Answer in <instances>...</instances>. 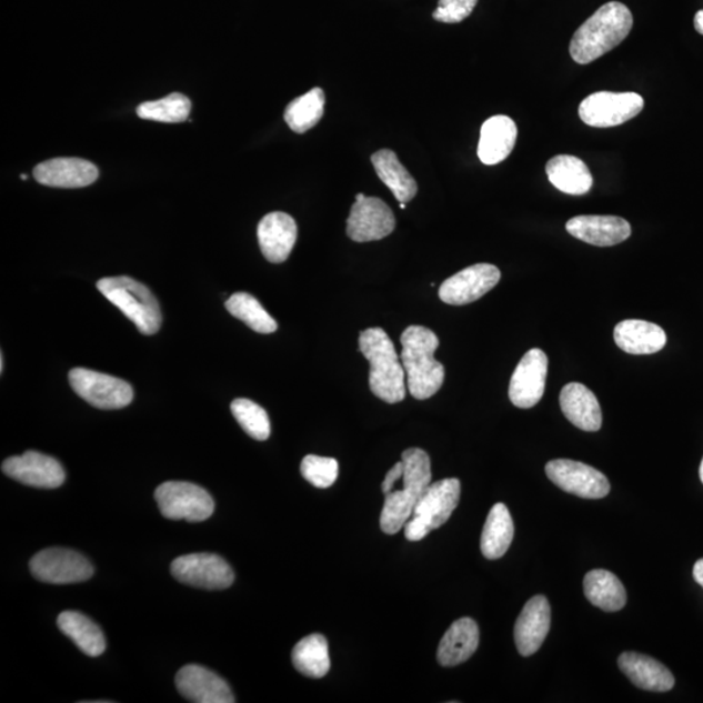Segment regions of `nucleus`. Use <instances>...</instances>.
<instances>
[{"label":"nucleus","mask_w":703,"mask_h":703,"mask_svg":"<svg viewBox=\"0 0 703 703\" xmlns=\"http://www.w3.org/2000/svg\"><path fill=\"white\" fill-rule=\"evenodd\" d=\"M632 28L633 14L629 7L619 2L603 4L573 34L570 54L579 64L592 63L617 48Z\"/></svg>","instance_id":"f257e3e1"},{"label":"nucleus","mask_w":703,"mask_h":703,"mask_svg":"<svg viewBox=\"0 0 703 703\" xmlns=\"http://www.w3.org/2000/svg\"><path fill=\"white\" fill-rule=\"evenodd\" d=\"M402 359L406 374V385L411 395L418 400H426L441 390L445 370L434 353L440 347V339L432 330L423 327H410L402 338Z\"/></svg>","instance_id":"f03ea898"},{"label":"nucleus","mask_w":703,"mask_h":703,"mask_svg":"<svg viewBox=\"0 0 703 703\" xmlns=\"http://www.w3.org/2000/svg\"><path fill=\"white\" fill-rule=\"evenodd\" d=\"M359 347L370 364L369 388L373 394L389 404L403 402L406 374L388 332L380 328L362 331Z\"/></svg>","instance_id":"7ed1b4c3"},{"label":"nucleus","mask_w":703,"mask_h":703,"mask_svg":"<svg viewBox=\"0 0 703 703\" xmlns=\"http://www.w3.org/2000/svg\"><path fill=\"white\" fill-rule=\"evenodd\" d=\"M402 461L403 489H394L385 494L381 513V529L390 535L402 531L412 516L415 503L432 483V463L425 451L408 449L403 452Z\"/></svg>","instance_id":"20e7f679"},{"label":"nucleus","mask_w":703,"mask_h":703,"mask_svg":"<svg viewBox=\"0 0 703 703\" xmlns=\"http://www.w3.org/2000/svg\"><path fill=\"white\" fill-rule=\"evenodd\" d=\"M111 304L127 315L143 335H154L161 329L162 312L158 300L147 285L130 277L103 278L97 283Z\"/></svg>","instance_id":"39448f33"},{"label":"nucleus","mask_w":703,"mask_h":703,"mask_svg":"<svg viewBox=\"0 0 703 703\" xmlns=\"http://www.w3.org/2000/svg\"><path fill=\"white\" fill-rule=\"evenodd\" d=\"M460 481L445 479L430 483L423 491L410 520L404 525L405 539L418 542L448 523L460 501Z\"/></svg>","instance_id":"423d86ee"},{"label":"nucleus","mask_w":703,"mask_h":703,"mask_svg":"<svg viewBox=\"0 0 703 703\" xmlns=\"http://www.w3.org/2000/svg\"><path fill=\"white\" fill-rule=\"evenodd\" d=\"M155 501L165 519L200 523L214 513L215 503L205 489L191 482L170 481L155 490Z\"/></svg>","instance_id":"0eeeda50"},{"label":"nucleus","mask_w":703,"mask_h":703,"mask_svg":"<svg viewBox=\"0 0 703 703\" xmlns=\"http://www.w3.org/2000/svg\"><path fill=\"white\" fill-rule=\"evenodd\" d=\"M68 378L76 394L100 410H122L132 403V385L120 378L84 368L72 369Z\"/></svg>","instance_id":"6e6552de"},{"label":"nucleus","mask_w":703,"mask_h":703,"mask_svg":"<svg viewBox=\"0 0 703 703\" xmlns=\"http://www.w3.org/2000/svg\"><path fill=\"white\" fill-rule=\"evenodd\" d=\"M644 106V98L637 93L599 92L581 102L579 116L586 125L611 128L630 122Z\"/></svg>","instance_id":"1a4fd4ad"},{"label":"nucleus","mask_w":703,"mask_h":703,"mask_svg":"<svg viewBox=\"0 0 703 703\" xmlns=\"http://www.w3.org/2000/svg\"><path fill=\"white\" fill-rule=\"evenodd\" d=\"M37 580L48 584L66 585L87 581L94 569L84 555L68 549H47L36 554L29 563Z\"/></svg>","instance_id":"9d476101"},{"label":"nucleus","mask_w":703,"mask_h":703,"mask_svg":"<svg viewBox=\"0 0 703 703\" xmlns=\"http://www.w3.org/2000/svg\"><path fill=\"white\" fill-rule=\"evenodd\" d=\"M172 576L183 584L208 591H221L232 585L234 573L223 558L209 554H189L171 564Z\"/></svg>","instance_id":"9b49d317"},{"label":"nucleus","mask_w":703,"mask_h":703,"mask_svg":"<svg viewBox=\"0 0 703 703\" xmlns=\"http://www.w3.org/2000/svg\"><path fill=\"white\" fill-rule=\"evenodd\" d=\"M395 225V215L388 203L359 193L347 219V234L356 243H369L388 238Z\"/></svg>","instance_id":"f8f14e48"},{"label":"nucleus","mask_w":703,"mask_h":703,"mask_svg":"<svg viewBox=\"0 0 703 703\" xmlns=\"http://www.w3.org/2000/svg\"><path fill=\"white\" fill-rule=\"evenodd\" d=\"M546 474L559 489L584 499H602L611 490L610 482L595 468L580 461L558 459L546 465Z\"/></svg>","instance_id":"ddd939ff"},{"label":"nucleus","mask_w":703,"mask_h":703,"mask_svg":"<svg viewBox=\"0 0 703 703\" xmlns=\"http://www.w3.org/2000/svg\"><path fill=\"white\" fill-rule=\"evenodd\" d=\"M548 370L546 353L540 348L528 351L511 378L509 395L512 404L521 410L539 404L546 388Z\"/></svg>","instance_id":"4468645a"},{"label":"nucleus","mask_w":703,"mask_h":703,"mask_svg":"<svg viewBox=\"0 0 703 703\" xmlns=\"http://www.w3.org/2000/svg\"><path fill=\"white\" fill-rule=\"evenodd\" d=\"M501 277V271L494 264H473L443 282L440 299L449 305L471 304L493 290Z\"/></svg>","instance_id":"2eb2a0df"},{"label":"nucleus","mask_w":703,"mask_h":703,"mask_svg":"<svg viewBox=\"0 0 703 703\" xmlns=\"http://www.w3.org/2000/svg\"><path fill=\"white\" fill-rule=\"evenodd\" d=\"M2 471L14 481L40 489H57L66 481L62 464L37 451H27L24 455L7 459Z\"/></svg>","instance_id":"dca6fc26"},{"label":"nucleus","mask_w":703,"mask_h":703,"mask_svg":"<svg viewBox=\"0 0 703 703\" xmlns=\"http://www.w3.org/2000/svg\"><path fill=\"white\" fill-rule=\"evenodd\" d=\"M178 691L184 699L194 703H233L234 697L229 684L221 676L198 664H188L178 672Z\"/></svg>","instance_id":"f3484780"},{"label":"nucleus","mask_w":703,"mask_h":703,"mask_svg":"<svg viewBox=\"0 0 703 703\" xmlns=\"http://www.w3.org/2000/svg\"><path fill=\"white\" fill-rule=\"evenodd\" d=\"M566 231L594 247H614L631 237V224L614 215H579L565 224Z\"/></svg>","instance_id":"a211bd4d"},{"label":"nucleus","mask_w":703,"mask_h":703,"mask_svg":"<svg viewBox=\"0 0 703 703\" xmlns=\"http://www.w3.org/2000/svg\"><path fill=\"white\" fill-rule=\"evenodd\" d=\"M38 183L51 188H84L100 177L97 165L80 158H56L37 165L33 172Z\"/></svg>","instance_id":"6ab92c4d"},{"label":"nucleus","mask_w":703,"mask_h":703,"mask_svg":"<svg viewBox=\"0 0 703 703\" xmlns=\"http://www.w3.org/2000/svg\"><path fill=\"white\" fill-rule=\"evenodd\" d=\"M551 626L550 603L544 595L528 601L515 625V642L519 653L531 656L539 652Z\"/></svg>","instance_id":"aec40b11"},{"label":"nucleus","mask_w":703,"mask_h":703,"mask_svg":"<svg viewBox=\"0 0 703 703\" xmlns=\"http://www.w3.org/2000/svg\"><path fill=\"white\" fill-rule=\"evenodd\" d=\"M257 234L264 259L271 263H282L289 259L297 244L298 224L291 215L275 211L261 219Z\"/></svg>","instance_id":"412c9836"},{"label":"nucleus","mask_w":703,"mask_h":703,"mask_svg":"<svg viewBox=\"0 0 703 703\" xmlns=\"http://www.w3.org/2000/svg\"><path fill=\"white\" fill-rule=\"evenodd\" d=\"M620 670L639 686L649 692H669L675 685L672 672L652 656L639 653H623L617 661Z\"/></svg>","instance_id":"4be33fe9"},{"label":"nucleus","mask_w":703,"mask_h":703,"mask_svg":"<svg viewBox=\"0 0 703 703\" xmlns=\"http://www.w3.org/2000/svg\"><path fill=\"white\" fill-rule=\"evenodd\" d=\"M562 412L574 426L584 432H599L602 426V411L599 399L586 385L578 382L565 384L561 396Z\"/></svg>","instance_id":"5701e85b"},{"label":"nucleus","mask_w":703,"mask_h":703,"mask_svg":"<svg viewBox=\"0 0 703 703\" xmlns=\"http://www.w3.org/2000/svg\"><path fill=\"white\" fill-rule=\"evenodd\" d=\"M518 125L509 117L496 116L486 120L481 128L479 158L483 164L503 162L516 145Z\"/></svg>","instance_id":"b1692460"},{"label":"nucleus","mask_w":703,"mask_h":703,"mask_svg":"<svg viewBox=\"0 0 703 703\" xmlns=\"http://www.w3.org/2000/svg\"><path fill=\"white\" fill-rule=\"evenodd\" d=\"M480 644V630L478 623L471 617L456 620L444 633L440 647H438V662L443 667H455L471 657Z\"/></svg>","instance_id":"393cba45"},{"label":"nucleus","mask_w":703,"mask_h":703,"mask_svg":"<svg viewBox=\"0 0 703 703\" xmlns=\"http://www.w3.org/2000/svg\"><path fill=\"white\" fill-rule=\"evenodd\" d=\"M614 339L620 350L630 354H653L662 351L667 343L666 331L655 323L641 320L617 323Z\"/></svg>","instance_id":"a878e982"},{"label":"nucleus","mask_w":703,"mask_h":703,"mask_svg":"<svg viewBox=\"0 0 703 703\" xmlns=\"http://www.w3.org/2000/svg\"><path fill=\"white\" fill-rule=\"evenodd\" d=\"M550 183L565 194L582 195L591 192L593 175L585 162L573 155H556L546 164Z\"/></svg>","instance_id":"bb28decb"},{"label":"nucleus","mask_w":703,"mask_h":703,"mask_svg":"<svg viewBox=\"0 0 703 703\" xmlns=\"http://www.w3.org/2000/svg\"><path fill=\"white\" fill-rule=\"evenodd\" d=\"M372 163L378 178L382 180L384 185L389 187L400 203L410 202L415 198L419 191L418 183L410 171L399 161L395 151L389 149L376 151L372 155Z\"/></svg>","instance_id":"cd10ccee"},{"label":"nucleus","mask_w":703,"mask_h":703,"mask_svg":"<svg viewBox=\"0 0 703 703\" xmlns=\"http://www.w3.org/2000/svg\"><path fill=\"white\" fill-rule=\"evenodd\" d=\"M515 535V526L509 509L496 503L489 512L481 535V551L489 561L501 559L509 551Z\"/></svg>","instance_id":"c85d7f7f"},{"label":"nucleus","mask_w":703,"mask_h":703,"mask_svg":"<svg viewBox=\"0 0 703 703\" xmlns=\"http://www.w3.org/2000/svg\"><path fill=\"white\" fill-rule=\"evenodd\" d=\"M58 626L82 653L93 657L104 653V634L88 616L78 611H64L58 617Z\"/></svg>","instance_id":"c756f323"},{"label":"nucleus","mask_w":703,"mask_h":703,"mask_svg":"<svg viewBox=\"0 0 703 703\" xmlns=\"http://www.w3.org/2000/svg\"><path fill=\"white\" fill-rule=\"evenodd\" d=\"M584 592L587 601L603 611L615 612L622 610L626 603L622 581L609 571L594 570L586 573Z\"/></svg>","instance_id":"7c9ffc66"},{"label":"nucleus","mask_w":703,"mask_h":703,"mask_svg":"<svg viewBox=\"0 0 703 703\" xmlns=\"http://www.w3.org/2000/svg\"><path fill=\"white\" fill-rule=\"evenodd\" d=\"M292 663L300 674L321 679L328 675L331 661L328 640L320 633L310 634L293 647Z\"/></svg>","instance_id":"2f4dec72"},{"label":"nucleus","mask_w":703,"mask_h":703,"mask_svg":"<svg viewBox=\"0 0 703 703\" xmlns=\"http://www.w3.org/2000/svg\"><path fill=\"white\" fill-rule=\"evenodd\" d=\"M324 97L321 88H314L309 93L298 97L289 106L284 112L285 123L297 133H305L320 123L323 117Z\"/></svg>","instance_id":"473e14b6"},{"label":"nucleus","mask_w":703,"mask_h":703,"mask_svg":"<svg viewBox=\"0 0 703 703\" xmlns=\"http://www.w3.org/2000/svg\"><path fill=\"white\" fill-rule=\"evenodd\" d=\"M225 308L229 312L240 321H243L248 328H251L260 334H272L278 330V323L268 313V310L261 305L252 294L247 292H238L225 301Z\"/></svg>","instance_id":"72a5a7b5"},{"label":"nucleus","mask_w":703,"mask_h":703,"mask_svg":"<svg viewBox=\"0 0 703 703\" xmlns=\"http://www.w3.org/2000/svg\"><path fill=\"white\" fill-rule=\"evenodd\" d=\"M192 103L181 93H172L154 102H145L139 106L138 116L141 119L153 120L160 123L185 122L191 113Z\"/></svg>","instance_id":"f704fd0d"},{"label":"nucleus","mask_w":703,"mask_h":703,"mask_svg":"<svg viewBox=\"0 0 703 703\" xmlns=\"http://www.w3.org/2000/svg\"><path fill=\"white\" fill-rule=\"evenodd\" d=\"M234 420L255 441L269 440L271 433L269 414L262 406L249 399H237L231 404Z\"/></svg>","instance_id":"c9c22d12"},{"label":"nucleus","mask_w":703,"mask_h":703,"mask_svg":"<svg viewBox=\"0 0 703 703\" xmlns=\"http://www.w3.org/2000/svg\"><path fill=\"white\" fill-rule=\"evenodd\" d=\"M300 471L302 478L319 489H328L334 485L339 464L335 459L308 455L301 461Z\"/></svg>","instance_id":"e433bc0d"},{"label":"nucleus","mask_w":703,"mask_h":703,"mask_svg":"<svg viewBox=\"0 0 703 703\" xmlns=\"http://www.w3.org/2000/svg\"><path fill=\"white\" fill-rule=\"evenodd\" d=\"M478 3L479 0H440L433 18L444 24H458L471 17Z\"/></svg>","instance_id":"4c0bfd02"},{"label":"nucleus","mask_w":703,"mask_h":703,"mask_svg":"<svg viewBox=\"0 0 703 703\" xmlns=\"http://www.w3.org/2000/svg\"><path fill=\"white\" fill-rule=\"evenodd\" d=\"M404 465L403 461H399L398 464L392 466L388 474H385L384 481L382 482V493L389 494L395 488V483L399 480L403 479Z\"/></svg>","instance_id":"58836bf2"},{"label":"nucleus","mask_w":703,"mask_h":703,"mask_svg":"<svg viewBox=\"0 0 703 703\" xmlns=\"http://www.w3.org/2000/svg\"><path fill=\"white\" fill-rule=\"evenodd\" d=\"M693 578L703 587V559H700L693 566Z\"/></svg>","instance_id":"ea45409f"},{"label":"nucleus","mask_w":703,"mask_h":703,"mask_svg":"<svg viewBox=\"0 0 703 703\" xmlns=\"http://www.w3.org/2000/svg\"><path fill=\"white\" fill-rule=\"evenodd\" d=\"M694 28L697 30L700 34L703 36V10L695 13L694 17Z\"/></svg>","instance_id":"a19ab883"},{"label":"nucleus","mask_w":703,"mask_h":703,"mask_svg":"<svg viewBox=\"0 0 703 703\" xmlns=\"http://www.w3.org/2000/svg\"><path fill=\"white\" fill-rule=\"evenodd\" d=\"M0 372H4V359H3V354L2 358H0Z\"/></svg>","instance_id":"79ce46f5"},{"label":"nucleus","mask_w":703,"mask_h":703,"mask_svg":"<svg viewBox=\"0 0 703 703\" xmlns=\"http://www.w3.org/2000/svg\"><path fill=\"white\" fill-rule=\"evenodd\" d=\"M700 479H701V481L703 483V459H702V463H701V466H700Z\"/></svg>","instance_id":"37998d69"},{"label":"nucleus","mask_w":703,"mask_h":703,"mask_svg":"<svg viewBox=\"0 0 703 703\" xmlns=\"http://www.w3.org/2000/svg\"><path fill=\"white\" fill-rule=\"evenodd\" d=\"M400 209H403V210H405V209H406V205H405V203H400Z\"/></svg>","instance_id":"c03bdc74"},{"label":"nucleus","mask_w":703,"mask_h":703,"mask_svg":"<svg viewBox=\"0 0 703 703\" xmlns=\"http://www.w3.org/2000/svg\"><path fill=\"white\" fill-rule=\"evenodd\" d=\"M20 178H21L22 180H27V179H28V177H27V175H21Z\"/></svg>","instance_id":"a18cd8bd"}]
</instances>
